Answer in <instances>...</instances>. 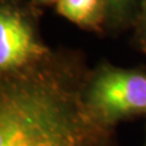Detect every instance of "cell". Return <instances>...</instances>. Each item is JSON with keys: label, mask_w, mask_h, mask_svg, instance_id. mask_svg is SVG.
Instances as JSON below:
<instances>
[{"label": "cell", "mask_w": 146, "mask_h": 146, "mask_svg": "<svg viewBox=\"0 0 146 146\" xmlns=\"http://www.w3.org/2000/svg\"><path fill=\"white\" fill-rule=\"evenodd\" d=\"M107 125L46 77L7 80L0 91V146H108Z\"/></svg>", "instance_id": "obj_1"}, {"label": "cell", "mask_w": 146, "mask_h": 146, "mask_svg": "<svg viewBox=\"0 0 146 146\" xmlns=\"http://www.w3.org/2000/svg\"><path fill=\"white\" fill-rule=\"evenodd\" d=\"M42 52L32 28L17 12L3 7L0 12V68L16 71Z\"/></svg>", "instance_id": "obj_3"}, {"label": "cell", "mask_w": 146, "mask_h": 146, "mask_svg": "<svg viewBox=\"0 0 146 146\" xmlns=\"http://www.w3.org/2000/svg\"><path fill=\"white\" fill-rule=\"evenodd\" d=\"M85 104L105 125L146 111V74L104 68L91 82Z\"/></svg>", "instance_id": "obj_2"}, {"label": "cell", "mask_w": 146, "mask_h": 146, "mask_svg": "<svg viewBox=\"0 0 146 146\" xmlns=\"http://www.w3.org/2000/svg\"><path fill=\"white\" fill-rule=\"evenodd\" d=\"M40 3H57V0H38Z\"/></svg>", "instance_id": "obj_7"}, {"label": "cell", "mask_w": 146, "mask_h": 146, "mask_svg": "<svg viewBox=\"0 0 146 146\" xmlns=\"http://www.w3.org/2000/svg\"><path fill=\"white\" fill-rule=\"evenodd\" d=\"M57 12L80 27L95 28L106 17L105 0H57Z\"/></svg>", "instance_id": "obj_4"}, {"label": "cell", "mask_w": 146, "mask_h": 146, "mask_svg": "<svg viewBox=\"0 0 146 146\" xmlns=\"http://www.w3.org/2000/svg\"><path fill=\"white\" fill-rule=\"evenodd\" d=\"M138 0H105L106 16L111 22L122 23L130 15Z\"/></svg>", "instance_id": "obj_5"}, {"label": "cell", "mask_w": 146, "mask_h": 146, "mask_svg": "<svg viewBox=\"0 0 146 146\" xmlns=\"http://www.w3.org/2000/svg\"><path fill=\"white\" fill-rule=\"evenodd\" d=\"M140 29H141V38L146 44V0L143 3V13L140 17Z\"/></svg>", "instance_id": "obj_6"}]
</instances>
